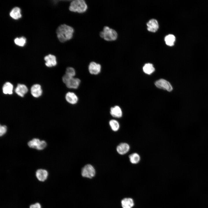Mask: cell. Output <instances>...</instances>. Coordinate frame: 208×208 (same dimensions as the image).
<instances>
[{
    "instance_id": "5bb4252c",
    "label": "cell",
    "mask_w": 208,
    "mask_h": 208,
    "mask_svg": "<svg viewBox=\"0 0 208 208\" xmlns=\"http://www.w3.org/2000/svg\"><path fill=\"white\" fill-rule=\"evenodd\" d=\"M48 176L47 171L44 169H39L37 170L36 172V176L37 179L41 181H45Z\"/></svg>"
},
{
    "instance_id": "ffe728a7",
    "label": "cell",
    "mask_w": 208,
    "mask_h": 208,
    "mask_svg": "<svg viewBox=\"0 0 208 208\" xmlns=\"http://www.w3.org/2000/svg\"><path fill=\"white\" fill-rule=\"evenodd\" d=\"M129 158L130 162L132 164H136L138 163L140 160V157L138 154L134 153L130 155Z\"/></svg>"
},
{
    "instance_id": "7402d4cb",
    "label": "cell",
    "mask_w": 208,
    "mask_h": 208,
    "mask_svg": "<svg viewBox=\"0 0 208 208\" xmlns=\"http://www.w3.org/2000/svg\"><path fill=\"white\" fill-rule=\"evenodd\" d=\"M40 141L38 138H34L28 142V145L31 148L37 149L40 144Z\"/></svg>"
},
{
    "instance_id": "4fadbf2b",
    "label": "cell",
    "mask_w": 208,
    "mask_h": 208,
    "mask_svg": "<svg viewBox=\"0 0 208 208\" xmlns=\"http://www.w3.org/2000/svg\"><path fill=\"white\" fill-rule=\"evenodd\" d=\"M28 89L25 85L18 84L16 88L15 91L18 96L23 97L28 91Z\"/></svg>"
},
{
    "instance_id": "ba28073f",
    "label": "cell",
    "mask_w": 208,
    "mask_h": 208,
    "mask_svg": "<svg viewBox=\"0 0 208 208\" xmlns=\"http://www.w3.org/2000/svg\"><path fill=\"white\" fill-rule=\"evenodd\" d=\"M31 95L35 97L40 96L42 93L41 86L37 84L33 85L31 88Z\"/></svg>"
},
{
    "instance_id": "6da1fadb",
    "label": "cell",
    "mask_w": 208,
    "mask_h": 208,
    "mask_svg": "<svg viewBox=\"0 0 208 208\" xmlns=\"http://www.w3.org/2000/svg\"><path fill=\"white\" fill-rule=\"evenodd\" d=\"M74 32V29L72 27L65 24L60 25L56 31L57 37L60 41L62 42L71 39Z\"/></svg>"
},
{
    "instance_id": "484cf974",
    "label": "cell",
    "mask_w": 208,
    "mask_h": 208,
    "mask_svg": "<svg viewBox=\"0 0 208 208\" xmlns=\"http://www.w3.org/2000/svg\"><path fill=\"white\" fill-rule=\"evenodd\" d=\"M46 146L47 143L45 141H41L40 144L37 148V149L40 150H43L46 147Z\"/></svg>"
},
{
    "instance_id": "9c48e42d",
    "label": "cell",
    "mask_w": 208,
    "mask_h": 208,
    "mask_svg": "<svg viewBox=\"0 0 208 208\" xmlns=\"http://www.w3.org/2000/svg\"><path fill=\"white\" fill-rule=\"evenodd\" d=\"M129 145L126 143H121L116 147L117 152L121 155H123L127 153L129 151Z\"/></svg>"
},
{
    "instance_id": "ac0fdd59",
    "label": "cell",
    "mask_w": 208,
    "mask_h": 208,
    "mask_svg": "<svg viewBox=\"0 0 208 208\" xmlns=\"http://www.w3.org/2000/svg\"><path fill=\"white\" fill-rule=\"evenodd\" d=\"M10 15L14 19H17L20 18L21 16V15L20 8L18 7L14 8L10 12Z\"/></svg>"
},
{
    "instance_id": "8fae6325",
    "label": "cell",
    "mask_w": 208,
    "mask_h": 208,
    "mask_svg": "<svg viewBox=\"0 0 208 208\" xmlns=\"http://www.w3.org/2000/svg\"><path fill=\"white\" fill-rule=\"evenodd\" d=\"M147 26L148 30L151 32H155L159 28V25L157 21L154 19L149 20L147 23Z\"/></svg>"
},
{
    "instance_id": "7a4b0ae2",
    "label": "cell",
    "mask_w": 208,
    "mask_h": 208,
    "mask_svg": "<svg viewBox=\"0 0 208 208\" xmlns=\"http://www.w3.org/2000/svg\"><path fill=\"white\" fill-rule=\"evenodd\" d=\"M88 9V6L83 0H74L70 3L69 10L72 12L82 13L85 12Z\"/></svg>"
},
{
    "instance_id": "603a6c76",
    "label": "cell",
    "mask_w": 208,
    "mask_h": 208,
    "mask_svg": "<svg viewBox=\"0 0 208 208\" xmlns=\"http://www.w3.org/2000/svg\"><path fill=\"white\" fill-rule=\"evenodd\" d=\"M109 125L112 129L114 131H118L120 127L119 124L117 121L112 119L109 122Z\"/></svg>"
},
{
    "instance_id": "83f0119b",
    "label": "cell",
    "mask_w": 208,
    "mask_h": 208,
    "mask_svg": "<svg viewBox=\"0 0 208 208\" xmlns=\"http://www.w3.org/2000/svg\"><path fill=\"white\" fill-rule=\"evenodd\" d=\"M29 208H41V206L40 203H36L34 204L31 205Z\"/></svg>"
},
{
    "instance_id": "52a82bcc",
    "label": "cell",
    "mask_w": 208,
    "mask_h": 208,
    "mask_svg": "<svg viewBox=\"0 0 208 208\" xmlns=\"http://www.w3.org/2000/svg\"><path fill=\"white\" fill-rule=\"evenodd\" d=\"M88 68L89 72L91 74L96 75L101 72V66L99 64L92 62L89 64Z\"/></svg>"
},
{
    "instance_id": "30bf717a",
    "label": "cell",
    "mask_w": 208,
    "mask_h": 208,
    "mask_svg": "<svg viewBox=\"0 0 208 208\" xmlns=\"http://www.w3.org/2000/svg\"><path fill=\"white\" fill-rule=\"evenodd\" d=\"M44 60L46 61L45 64L47 67L55 66L57 64L56 58L54 55L49 54L44 57Z\"/></svg>"
},
{
    "instance_id": "277c9868",
    "label": "cell",
    "mask_w": 208,
    "mask_h": 208,
    "mask_svg": "<svg viewBox=\"0 0 208 208\" xmlns=\"http://www.w3.org/2000/svg\"><path fill=\"white\" fill-rule=\"evenodd\" d=\"M81 174L83 177L91 178L95 176V170L92 165L87 164L82 169Z\"/></svg>"
},
{
    "instance_id": "d6986e66",
    "label": "cell",
    "mask_w": 208,
    "mask_h": 208,
    "mask_svg": "<svg viewBox=\"0 0 208 208\" xmlns=\"http://www.w3.org/2000/svg\"><path fill=\"white\" fill-rule=\"evenodd\" d=\"M143 70L144 73L150 75L155 71V68L152 64L148 63L144 65L143 68Z\"/></svg>"
},
{
    "instance_id": "8992f818",
    "label": "cell",
    "mask_w": 208,
    "mask_h": 208,
    "mask_svg": "<svg viewBox=\"0 0 208 208\" xmlns=\"http://www.w3.org/2000/svg\"><path fill=\"white\" fill-rule=\"evenodd\" d=\"M80 82L81 81L79 78L70 77L64 83L68 88L76 89L78 88Z\"/></svg>"
},
{
    "instance_id": "7c38bea8",
    "label": "cell",
    "mask_w": 208,
    "mask_h": 208,
    "mask_svg": "<svg viewBox=\"0 0 208 208\" xmlns=\"http://www.w3.org/2000/svg\"><path fill=\"white\" fill-rule=\"evenodd\" d=\"M65 99L67 102L72 104H76L78 100L77 95L75 93L72 92H68L66 94Z\"/></svg>"
},
{
    "instance_id": "e0dca14e",
    "label": "cell",
    "mask_w": 208,
    "mask_h": 208,
    "mask_svg": "<svg viewBox=\"0 0 208 208\" xmlns=\"http://www.w3.org/2000/svg\"><path fill=\"white\" fill-rule=\"evenodd\" d=\"M13 85L9 82H6L2 87L3 92L5 94H11L13 93Z\"/></svg>"
},
{
    "instance_id": "5b68a950",
    "label": "cell",
    "mask_w": 208,
    "mask_h": 208,
    "mask_svg": "<svg viewBox=\"0 0 208 208\" xmlns=\"http://www.w3.org/2000/svg\"><path fill=\"white\" fill-rule=\"evenodd\" d=\"M155 84L157 88L168 92H171L173 90V87L170 83L164 79H161L157 81Z\"/></svg>"
},
{
    "instance_id": "cb8c5ba5",
    "label": "cell",
    "mask_w": 208,
    "mask_h": 208,
    "mask_svg": "<svg viewBox=\"0 0 208 208\" xmlns=\"http://www.w3.org/2000/svg\"><path fill=\"white\" fill-rule=\"evenodd\" d=\"M26 38L23 37L20 38H16L14 40L15 43L16 45L20 46H23L26 42Z\"/></svg>"
},
{
    "instance_id": "2e32d148",
    "label": "cell",
    "mask_w": 208,
    "mask_h": 208,
    "mask_svg": "<svg viewBox=\"0 0 208 208\" xmlns=\"http://www.w3.org/2000/svg\"><path fill=\"white\" fill-rule=\"evenodd\" d=\"M121 204L122 208H132L134 206V203L132 198H126L122 200Z\"/></svg>"
},
{
    "instance_id": "44dd1931",
    "label": "cell",
    "mask_w": 208,
    "mask_h": 208,
    "mask_svg": "<svg viewBox=\"0 0 208 208\" xmlns=\"http://www.w3.org/2000/svg\"><path fill=\"white\" fill-rule=\"evenodd\" d=\"M164 40L167 45L171 46L174 45L175 38L173 35L169 34L165 37Z\"/></svg>"
},
{
    "instance_id": "3957f363",
    "label": "cell",
    "mask_w": 208,
    "mask_h": 208,
    "mask_svg": "<svg viewBox=\"0 0 208 208\" xmlns=\"http://www.w3.org/2000/svg\"><path fill=\"white\" fill-rule=\"evenodd\" d=\"M99 36L106 41H112L117 39L118 34L115 30L108 26H105L104 27L103 31L100 32Z\"/></svg>"
},
{
    "instance_id": "9a60e30c",
    "label": "cell",
    "mask_w": 208,
    "mask_h": 208,
    "mask_svg": "<svg viewBox=\"0 0 208 208\" xmlns=\"http://www.w3.org/2000/svg\"><path fill=\"white\" fill-rule=\"evenodd\" d=\"M110 114L113 117L120 118L122 116V112L120 108L118 106L112 107L110 109Z\"/></svg>"
},
{
    "instance_id": "4316f807",
    "label": "cell",
    "mask_w": 208,
    "mask_h": 208,
    "mask_svg": "<svg viewBox=\"0 0 208 208\" xmlns=\"http://www.w3.org/2000/svg\"><path fill=\"white\" fill-rule=\"evenodd\" d=\"M0 136H1L4 135L6 132L7 127L5 125H0Z\"/></svg>"
},
{
    "instance_id": "d4e9b609",
    "label": "cell",
    "mask_w": 208,
    "mask_h": 208,
    "mask_svg": "<svg viewBox=\"0 0 208 208\" xmlns=\"http://www.w3.org/2000/svg\"><path fill=\"white\" fill-rule=\"evenodd\" d=\"M65 74L72 77H74L76 74L75 69L72 67H68L66 69Z\"/></svg>"
}]
</instances>
